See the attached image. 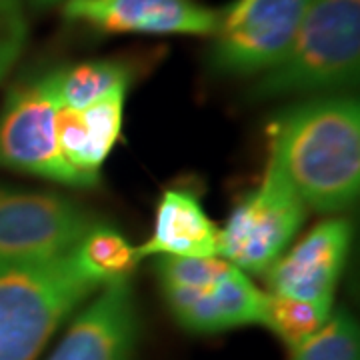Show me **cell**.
Instances as JSON below:
<instances>
[{
  "mask_svg": "<svg viewBox=\"0 0 360 360\" xmlns=\"http://www.w3.org/2000/svg\"><path fill=\"white\" fill-rule=\"evenodd\" d=\"M350 246L348 219L335 217L316 224L264 272L269 292L333 307Z\"/></svg>",
  "mask_w": 360,
  "mask_h": 360,
  "instance_id": "8",
  "label": "cell"
},
{
  "mask_svg": "<svg viewBox=\"0 0 360 360\" xmlns=\"http://www.w3.org/2000/svg\"><path fill=\"white\" fill-rule=\"evenodd\" d=\"M98 288L72 252L42 262H0V360H37Z\"/></svg>",
  "mask_w": 360,
  "mask_h": 360,
  "instance_id": "3",
  "label": "cell"
},
{
  "mask_svg": "<svg viewBox=\"0 0 360 360\" xmlns=\"http://www.w3.org/2000/svg\"><path fill=\"white\" fill-rule=\"evenodd\" d=\"M269 155L307 208L342 212L360 193V106L348 94L292 104L269 127Z\"/></svg>",
  "mask_w": 360,
  "mask_h": 360,
  "instance_id": "1",
  "label": "cell"
},
{
  "mask_svg": "<svg viewBox=\"0 0 360 360\" xmlns=\"http://www.w3.org/2000/svg\"><path fill=\"white\" fill-rule=\"evenodd\" d=\"M134 68L127 60H89L52 70L60 106L84 108L116 90H129Z\"/></svg>",
  "mask_w": 360,
  "mask_h": 360,
  "instance_id": "14",
  "label": "cell"
},
{
  "mask_svg": "<svg viewBox=\"0 0 360 360\" xmlns=\"http://www.w3.org/2000/svg\"><path fill=\"white\" fill-rule=\"evenodd\" d=\"M139 309L129 278L104 284L75 316L49 360H134Z\"/></svg>",
  "mask_w": 360,
  "mask_h": 360,
  "instance_id": "9",
  "label": "cell"
},
{
  "mask_svg": "<svg viewBox=\"0 0 360 360\" xmlns=\"http://www.w3.org/2000/svg\"><path fill=\"white\" fill-rule=\"evenodd\" d=\"M330 312L333 307L266 292L262 326L272 330V335L278 336L286 347L295 348L314 335Z\"/></svg>",
  "mask_w": 360,
  "mask_h": 360,
  "instance_id": "16",
  "label": "cell"
},
{
  "mask_svg": "<svg viewBox=\"0 0 360 360\" xmlns=\"http://www.w3.org/2000/svg\"><path fill=\"white\" fill-rule=\"evenodd\" d=\"M359 324L347 310H336L314 335L290 348V360H359Z\"/></svg>",
  "mask_w": 360,
  "mask_h": 360,
  "instance_id": "17",
  "label": "cell"
},
{
  "mask_svg": "<svg viewBox=\"0 0 360 360\" xmlns=\"http://www.w3.org/2000/svg\"><path fill=\"white\" fill-rule=\"evenodd\" d=\"M312 0H234L220 14L210 66L226 77L262 75L281 60Z\"/></svg>",
  "mask_w": 360,
  "mask_h": 360,
  "instance_id": "6",
  "label": "cell"
},
{
  "mask_svg": "<svg viewBox=\"0 0 360 360\" xmlns=\"http://www.w3.org/2000/svg\"><path fill=\"white\" fill-rule=\"evenodd\" d=\"M72 257L90 281L101 286L118 278H129L141 262L136 246L130 245L122 232L104 224L90 226L72 248Z\"/></svg>",
  "mask_w": 360,
  "mask_h": 360,
  "instance_id": "15",
  "label": "cell"
},
{
  "mask_svg": "<svg viewBox=\"0 0 360 360\" xmlns=\"http://www.w3.org/2000/svg\"><path fill=\"white\" fill-rule=\"evenodd\" d=\"M28 34L22 0H0V80L11 72V68L25 49Z\"/></svg>",
  "mask_w": 360,
  "mask_h": 360,
  "instance_id": "18",
  "label": "cell"
},
{
  "mask_svg": "<svg viewBox=\"0 0 360 360\" xmlns=\"http://www.w3.org/2000/svg\"><path fill=\"white\" fill-rule=\"evenodd\" d=\"M168 310L180 326L193 335H219L250 324H262L266 292L250 276L234 269L219 283L200 292L168 298Z\"/></svg>",
  "mask_w": 360,
  "mask_h": 360,
  "instance_id": "12",
  "label": "cell"
},
{
  "mask_svg": "<svg viewBox=\"0 0 360 360\" xmlns=\"http://www.w3.org/2000/svg\"><path fill=\"white\" fill-rule=\"evenodd\" d=\"M217 222L208 217L198 193L191 186H172L158 198L153 231L144 245L136 246L139 258L219 257Z\"/></svg>",
  "mask_w": 360,
  "mask_h": 360,
  "instance_id": "13",
  "label": "cell"
},
{
  "mask_svg": "<svg viewBox=\"0 0 360 360\" xmlns=\"http://www.w3.org/2000/svg\"><path fill=\"white\" fill-rule=\"evenodd\" d=\"M309 208L269 155L262 179L245 193L220 229L219 257L246 274H264L292 245Z\"/></svg>",
  "mask_w": 360,
  "mask_h": 360,
  "instance_id": "4",
  "label": "cell"
},
{
  "mask_svg": "<svg viewBox=\"0 0 360 360\" xmlns=\"http://www.w3.org/2000/svg\"><path fill=\"white\" fill-rule=\"evenodd\" d=\"M65 16L110 34L214 37L220 22L196 0H66Z\"/></svg>",
  "mask_w": 360,
  "mask_h": 360,
  "instance_id": "10",
  "label": "cell"
},
{
  "mask_svg": "<svg viewBox=\"0 0 360 360\" xmlns=\"http://www.w3.org/2000/svg\"><path fill=\"white\" fill-rule=\"evenodd\" d=\"M92 224L90 212L63 194L0 186V262L65 257Z\"/></svg>",
  "mask_w": 360,
  "mask_h": 360,
  "instance_id": "7",
  "label": "cell"
},
{
  "mask_svg": "<svg viewBox=\"0 0 360 360\" xmlns=\"http://www.w3.org/2000/svg\"><path fill=\"white\" fill-rule=\"evenodd\" d=\"M63 0H30V4L39 6V8H46V6H54V4H60Z\"/></svg>",
  "mask_w": 360,
  "mask_h": 360,
  "instance_id": "19",
  "label": "cell"
},
{
  "mask_svg": "<svg viewBox=\"0 0 360 360\" xmlns=\"http://www.w3.org/2000/svg\"><path fill=\"white\" fill-rule=\"evenodd\" d=\"M58 106L52 72L25 80L8 92L0 110V167L63 186L89 188L60 155L56 142Z\"/></svg>",
  "mask_w": 360,
  "mask_h": 360,
  "instance_id": "5",
  "label": "cell"
},
{
  "mask_svg": "<svg viewBox=\"0 0 360 360\" xmlns=\"http://www.w3.org/2000/svg\"><path fill=\"white\" fill-rule=\"evenodd\" d=\"M127 94L129 90H116L80 110L68 106H58L56 110L60 155L89 188L98 184L103 165L122 134Z\"/></svg>",
  "mask_w": 360,
  "mask_h": 360,
  "instance_id": "11",
  "label": "cell"
},
{
  "mask_svg": "<svg viewBox=\"0 0 360 360\" xmlns=\"http://www.w3.org/2000/svg\"><path fill=\"white\" fill-rule=\"evenodd\" d=\"M360 0H312L276 65L258 75L252 101L340 94L359 82Z\"/></svg>",
  "mask_w": 360,
  "mask_h": 360,
  "instance_id": "2",
  "label": "cell"
}]
</instances>
